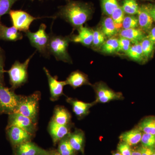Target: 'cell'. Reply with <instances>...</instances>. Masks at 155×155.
I'll return each mask as SVG.
<instances>
[{
  "instance_id": "cell-1",
  "label": "cell",
  "mask_w": 155,
  "mask_h": 155,
  "mask_svg": "<svg viewBox=\"0 0 155 155\" xmlns=\"http://www.w3.org/2000/svg\"><path fill=\"white\" fill-rule=\"evenodd\" d=\"M92 13L88 3L69 1L65 5L59 7L56 17H61L78 29L90 19Z\"/></svg>"
},
{
  "instance_id": "cell-2",
  "label": "cell",
  "mask_w": 155,
  "mask_h": 155,
  "mask_svg": "<svg viewBox=\"0 0 155 155\" xmlns=\"http://www.w3.org/2000/svg\"><path fill=\"white\" fill-rule=\"evenodd\" d=\"M49 35L48 51L50 54L54 56L58 61L71 63V58L68 52L70 38L52 33L49 34Z\"/></svg>"
},
{
  "instance_id": "cell-3",
  "label": "cell",
  "mask_w": 155,
  "mask_h": 155,
  "mask_svg": "<svg viewBox=\"0 0 155 155\" xmlns=\"http://www.w3.org/2000/svg\"><path fill=\"white\" fill-rule=\"evenodd\" d=\"M41 98L40 92L36 91L32 94L22 97L16 113L28 117L36 123L38 118L39 104Z\"/></svg>"
},
{
  "instance_id": "cell-4",
  "label": "cell",
  "mask_w": 155,
  "mask_h": 155,
  "mask_svg": "<svg viewBox=\"0 0 155 155\" xmlns=\"http://www.w3.org/2000/svg\"><path fill=\"white\" fill-rule=\"evenodd\" d=\"M34 53L27 58L23 63L16 61L8 71H5L8 74L10 83L12 89H16L24 85L28 79V68L29 62L33 58Z\"/></svg>"
},
{
  "instance_id": "cell-5",
  "label": "cell",
  "mask_w": 155,
  "mask_h": 155,
  "mask_svg": "<svg viewBox=\"0 0 155 155\" xmlns=\"http://www.w3.org/2000/svg\"><path fill=\"white\" fill-rule=\"evenodd\" d=\"M22 96L16 94L12 88L0 84V114L16 113Z\"/></svg>"
},
{
  "instance_id": "cell-6",
  "label": "cell",
  "mask_w": 155,
  "mask_h": 155,
  "mask_svg": "<svg viewBox=\"0 0 155 155\" xmlns=\"http://www.w3.org/2000/svg\"><path fill=\"white\" fill-rule=\"evenodd\" d=\"M46 27L45 24L41 23L38 30L35 32L29 31L25 33L31 45L35 48L42 55L48 57L50 55L48 51L50 35L49 34H48L46 31Z\"/></svg>"
},
{
  "instance_id": "cell-7",
  "label": "cell",
  "mask_w": 155,
  "mask_h": 155,
  "mask_svg": "<svg viewBox=\"0 0 155 155\" xmlns=\"http://www.w3.org/2000/svg\"><path fill=\"white\" fill-rule=\"evenodd\" d=\"M13 26L20 31L27 32L31 23L40 17L31 16L27 12L22 10H11L9 13Z\"/></svg>"
},
{
  "instance_id": "cell-8",
  "label": "cell",
  "mask_w": 155,
  "mask_h": 155,
  "mask_svg": "<svg viewBox=\"0 0 155 155\" xmlns=\"http://www.w3.org/2000/svg\"><path fill=\"white\" fill-rule=\"evenodd\" d=\"M8 115L7 127L16 126L22 128L31 134H35L37 130V124L31 119L19 113H13Z\"/></svg>"
},
{
  "instance_id": "cell-9",
  "label": "cell",
  "mask_w": 155,
  "mask_h": 155,
  "mask_svg": "<svg viewBox=\"0 0 155 155\" xmlns=\"http://www.w3.org/2000/svg\"><path fill=\"white\" fill-rule=\"evenodd\" d=\"M6 134L12 148L31 141L34 136L22 128L13 126L6 127Z\"/></svg>"
},
{
  "instance_id": "cell-10",
  "label": "cell",
  "mask_w": 155,
  "mask_h": 155,
  "mask_svg": "<svg viewBox=\"0 0 155 155\" xmlns=\"http://www.w3.org/2000/svg\"><path fill=\"white\" fill-rule=\"evenodd\" d=\"M43 69L48 78L51 95L50 99L52 101H55L60 97L64 95L63 89L64 87L67 85L66 81H59L58 77L51 75L46 68L44 67Z\"/></svg>"
},
{
  "instance_id": "cell-11",
  "label": "cell",
  "mask_w": 155,
  "mask_h": 155,
  "mask_svg": "<svg viewBox=\"0 0 155 155\" xmlns=\"http://www.w3.org/2000/svg\"><path fill=\"white\" fill-rule=\"evenodd\" d=\"M13 155H48L49 151L38 146L31 141L12 148Z\"/></svg>"
},
{
  "instance_id": "cell-12",
  "label": "cell",
  "mask_w": 155,
  "mask_h": 155,
  "mask_svg": "<svg viewBox=\"0 0 155 155\" xmlns=\"http://www.w3.org/2000/svg\"><path fill=\"white\" fill-rule=\"evenodd\" d=\"M48 130L52 139L54 145L59 143V142L67 137L71 133L69 125H60L52 120L49 123Z\"/></svg>"
},
{
  "instance_id": "cell-13",
  "label": "cell",
  "mask_w": 155,
  "mask_h": 155,
  "mask_svg": "<svg viewBox=\"0 0 155 155\" xmlns=\"http://www.w3.org/2000/svg\"><path fill=\"white\" fill-rule=\"evenodd\" d=\"M95 89L97 102L107 103L113 100L121 99L122 97L121 94L115 92L103 83H100L96 86Z\"/></svg>"
},
{
  "instance_id": "cell-14",
  "label": "cell",
  "mask_w": 155,
  "mask_h": 155,
  "mask_svg": "<svg viewBox=\"0 0 155 155\" xmlns=\"http://www.w3.org/2000/svg\"><path fill=\"white\" fill-rule=\"evenodd\" d=\"M78 34L69 38L70 41L89 46L93 40V31L87 26H81L78 29Z\"/></svg>"
},
{
  "instance_id": "cell-15",
  "label": "cell",
  "mask_w": 155,
  "mask_h": 155,
  "mask_svg": "<svg viewBox=\"0 0 155 155\" xmlns=\"http://www.w3.org/2000/svg\"><path fill=\"white\" fill-rule=\"evenodd\" d=\"M22 34L14 26L8 27L0 21V40L16 41L22 39Z\"/></svg>"
},
{
  "instance_id": "cell-16",
  "label": "cell",
  "mask_w": 155,
  "mask_h": 155,
  "mask_svg": "<svg viewBox=\"0 0 155 155\" xmlns=\"http://www.w3.org/2000/svg\"><path fill=\"white\" fill-rule=\"evenodd\" d=\"M139 26L144 32H149L153 27V20L151 16L147 5L140 7L138 13Z\"/></svg>"
},
{
  "instance_id": "cell-17",
  "label": "cell",
  "mask_w": 155,
  "mask_h": 155,
  "mask_svg": "<svg viewBox=\"0 0 155 155\" xmlns=\"http://www.w3.org/2000/svg\"><path fill=\"white\" fill-rule=\"evenodd\" d=\"M67 101L72 105L73 112L79 119L87 116L89 113L90 109L96 103H84L71 98H68Z\"/></svg>"
},
{
  "instance_id": "cell-18",
  "label": "cell",
  "mask_w": 155,
  "mask_h": 155,
  "mask_svg": "<svg viewBox=\"0 0 155 155\" xmlns=\"http://www.w3.org/2000/svg\"><path fill=\"white\" fill-rule=\"evenodd\" d=\"M119 36L127 39L134 44L140 43L147 35H146L144 31L140 28H137L123 29L119 32Z\"/></svg>"
},
{
  "instance_id": "cell-19",
  "label": "cell",
  "mask_w": 155,
  "mask_h": 155,
  "mask_svg": "<svg viewBox=\"0 0 155 155\" xmlns=\"http://www.w3.org/2000/svg\"><path fill=\"white\" fill-rule=\"evenodd\" d=\"M65 81L67 85L69 84L74 89L84 85L90 84L87 76L79 71L72 72Z\"/></svg>"
},
{
  "instance_id": "cell-20",
  "label": "cell",
  "mask_w": 155,
  "mask_h": 155,
  "mask_svg": "<svg viewBox=\"0 0 155 155\" xmlns=\"http://www.w3.org/2000/svg\"><path fill=\"white\" fill-rule=\"evenodd\" d=\"M68 140L71 146L75 151L83 152L84 143V135L83 131L76 129L67 136Z\"/></svg>"
},
{
  "instance_id": "cell-21",
  "label": "cell",
  "mask_w": 155,
  "mask_h": 155,
  "mask_svg": "<svg viewBox=\"0 0 155 155\" xmlns=\"http://www.w3.org/2000/svg\"><path fill=\"white\" fill-rule=\"evenodd\" d=\"M71 116L69 111L64 107L56 106L54 110L51 120L57 124L61 125H69Z\"/></svg>"
},
{
  "instance_id": "cell-22",
  "label": "cell",
  "mask_w": 155,
  "mask_h": 155,
  "mask_svg": "<svg viewBox=\"0 0 155 155\" xmlns=\"http://www.w3.org/2000/svg\"><path fill=\"white\" fill-rule=\"evenodd\" d=\"M142 133L139 128H134L132 130L124 132L120 135V139L123 142L129 146L137 144L141 140Z\"/></svg>"
},
{
  "instance_id": "cell-23",
  "label": "cell",
  "mask_w": 155,
  "mask_h": 155,
  "mask_svg": "<svg viewBox=\"0 0 155 155\" xmlns=\"http://www.w3.org/2000/svg\"><path fill=\"white\" fill-rule=\"evenodd\" d=\"M101 30L106 38H110L115 36L120 29L117 27L112 18L109 17L103 19Z\"/></svg>"
},
{
  "instance_id": "cell-24",
  "label": "cell",
  "mask_w": 155,
  "mask_h": 155,
  "mask_svg": "<svg viewBox=\"0 0 155 155\" xmlns=\"http://www.w3.org/2000/svg\"><path fill=\"white\" fill-rule=\"evenodd\" d=\"M126 54L130 59L136 62H141L145 59L140 43L132 45Z\"/></svg>"
},
{
  "instance_id": "cell-25",
  "label": "cell",
  "mask_w": 155,
  "mask_h": 155,
  "mask_svg": "<svg viewBox=\"0 0 155 155\" xmlns=\"http://www.w3.org/2000/svg\"><path fill=\"white\" fill-rule=\"evenodd\" d=\"M138 128L144 133L155 135V117L151 116L143 119L139 125Z\"/></svg>"
},
{
  "instance_id": "cell-26",
  "label": "cell",
  "mask_w": 155,
  "mask_h": 155,
  "mask_svg": "<svg viewBox=\"0 0 155 155\" xmlns=\"http://www.w3.org/2000/svg\"><path fill=\"white\" fill-rule=\"evenodd\" d=\"M119 47V39L112 37L106 41L101 47V51L107 54L117 52Z\"/></svg>"
},
{
  "instance_id": "cell-27",
  "label": "cell",
  "mask_w": 155,
  "mask_h": 155,
  "mask_svg": "<svg viewBox=\"0 0 155 155\" xmlns=\"http://www.w3.org/2000/svg\"><path fill=\"white\" fill-rule=\"evenodd\" d=\"M121 7L125 14L129 15L137 14L140 8L136 0H123Z\"/></svg>"
},
{
  "instance_id": "cell-28",
  "label": "cell",
  "mask_w": 155,
  "mask_h": 155,
  "mask_svg": "<svg viewBox=\"0 0 155 155\" xmlns=\"http://www.w3.org/2000/svg\"><path fill=\"white\" fill-rule=\"evenodd\" d=\"M58 151L61 155H75V152L69 143L67 137L59 142Z\"/></svg>"
},
{
  "instance_id": "cell-29",
  "label": "cell",
  "mask_w": 155,
  "mask_h": 155,
  "mask_svg": "<svg viewBox=\"0 0 155 155\" xmlns=\"http://www.w3.org/2000/svg\"><path fill=\"white\" fill-rule=\"evenodd\" d=\"M119 6L118 0H101L103 13L108 16H111L114 10Z\"/></svg>"
},
{
  "instance_id": "cell-30",
  "label": "cell",
  "mask_w": 155,
  "mask_h": 155,
  "mask_svg": "<svg viewBox=\"0 0 155 155\" xmlns=\"http://www.w3.org/2000/svg\"><path fill=\"white\" fill-rule=\"evenodd\" d=\"M140 45L144 59H149L152 56L154 51V45L150 41L149 39L147 38V36L140 42Z\"/></svg>"
},
{
  "instance_id": "cell-31",
  "label": "cell",
  "mask_w": 155,
  "mask_h": 155,
  "mask_svg": "<svg viewBox=\"0 0 155 155\" xmlns=\"http://www.w3.org/2000/svg\"><path fill=\"white\" fill-rule=\"evenodd\" d=\"M106 36L101 29H96L93 31V47L94 48H101L106 41Z\"/></svg>"
},
{
  "instance_id": "cell-32",
  "label": "cell",
  "mask_w": 155,
  "mask_h": 155,
  "mask_svg": "<svg viewBox=\"0 0 155 155\" xmlns=\"http://www.w3.org/2000/svg\"><path fill=\"white\" fill-rule=\"evenodd\" d=\"M111 17L117 27L120 29L122 26V22L125 17V13L122 10V7L119 6L116 8L111 14Z\"/></svg>"
},
{
  "instance_id": "cell-33",
  "label": "cell",
  "mask_w": 155,
  "mask_h": 155,
  "mask_svg": "<svg viewBox=\"0 0 155 155\" xmlns=\"http://www.w3.org/2000/svg\"><path fill=\"white\" fill-rule=\"evenodd\" d=\"M138 26V19L134 15H128L124 17L122 23L123 29L137 28Z\"/></svg>"
},
{
  "instance_id": "cell-34",
  "label": "cell",
  "mask_w": 155,
  "mask_h": 155,
  "mask_svg": "<svg viewBox=\"0 0 155 155\" xmlns=\"http://www.w3.org/2000/svg\"><path fill=\"white\" fill-rule=\"evenodd\" d=\"M18 0H0V20L5 14H9L14 3Z\"/></svg>"
},
{
  "instance_id": "cell-35",
  "label": "cell",
  "mask_w": 155,
  "mask_h": 155,
  "mask_svg": "<svg viewBox=\"0 0 155 155\" xmlns=\"http://www.w3.org/2000/svg\"><path fill=\"white\" fill-rule=\"evenodd\" d=\"M140 141L142 146L147 147L154 148L155 135L144 133L142 134Z\"/></svg>"
},
{
  "instance_id": "cell-36",
  "label": "cell",
  "mask_w": 155,
  "mask_h": 155,
  "mask_svg": "<svg viewBox=\"0 0 155 155\" xmlns=\"http://www.w3.org/2000/svg\"><path fill=\"white\" fill-rule=\"evenodd\" d=\"M132 45L130 41L124 38L120 37L119 39V47L117 52H121L126 54Z\"/></svg>"
},
{
  "instance_id": "cell-37",
  "label": "cell",
  "mask_w": 155,
  "mask_h": 155,
  "mask_svg": "<svg viewBox=\"0 0 155 155\" xmlns=\"http://www.w3.org/2000/svg\"><path fill=\"white\" fill-rule=\"evenodd\" d=\"M5 57L2 49L0 47V84H5L4 83V70Z\"/></svg>"
},
{
  "instance_id": "cell-38",
  "label": "cell",
  "mask_w": 155,
  "mask_h": 155,
  "mask_svg": "<svg viewBox=\"0 0 155 155\" xmlns=\"http://www.w3.org/2000/svg\"><path fill=\"white\" fill-rule=\"evenodd\" d=\"M119 152L122 155H131L132 153L130 146L125 142L119 143L118 146Z\"/></svg>"
},
{
  "instance_id": "cell-39",
  "label": "cell",
  "mask_w": 155,
  "mask_h": 155,
  "mask_svg": "<svg viewBox=\"0 0 155 155\" xmlns=\"http://www.w3.org/2000/svg\"><path fill=\"white\" fill-rule=\"evenodd\" d=\"M140 150L141 155H152L155 150L154 148L142 146L140 148Z\"/></svg>"
},
{
  "instance_id": "cell-40",
  "label": "cell",
  "mask_w": 155,
  "mask_h": 155,
  "mask_svg": "<svg viewBox=\"0 0 155 155\" xmlns=\"http://www.w3.org/2000/svg\"><path fill=\"white\" fill-rule=\"evenodd\" d=\"M148 33V35H147V38L155 46V26L152 27L149 31Z\"/></svg>"
},
{
  "instance_id": "cell-41",
  "label": "cell",
  "mask_w": 155,
  "mask_h": 155,
  "mask_svg": "<svg viewBox=\"0 0 155 155\" xmlns=\"http://www.w3.org/2000/svg\"><path fill=\"white\" fill-rule=\"evenodd\" d=\"M147 6L151 16L152 17L153 20L155 22V4H150Z\"/></svg>"
},
{
  "instance_id": "cell-42",
  "label": "cell",
  "mask_w": 155,
  "mask_h": 155,
  "mask_svg": "<svg viewBox=\"0 0 155 155\" xmlns=\"http://www.w3.org/2000/svg\"><path fill=\"white\" fill-rule=\"evenodd\" d=\"M131 155H141L140 148L132 151Z\"/></svg>"
},
{
  "instance_id": "cell-43",
  "label": "cell",
  "mask_w": 155,
  "mask_h": 155,
  "mask_svg": "<svg viewBox=\"0 0 155 155\" xmlns=\"http://www.w3.org/2000/svg\"><path fill=\"white\" fill-rule=\"evenodd\" d=\"M48 155H61L58 150H50Z\"/></svg>"
},
{
  "instance_id": "cell-44",
  "label": "cell",
  "mask_w": 155,
  "mask_h": 155,
  "mask_svg": "<svg viewBox=\"0 0 155 155\" xmlns=\"http://www.w3.org/2000/svg\"><path fill=\"white\" fill-rule=\"evenodd\" d=\"M113 155H122V154L120 153H114Z\"/></svg>"
},
{
  "instance_id": "cell-45",
  "label": "cell",
  "mask_w": 155,
  "mask_h": 155,
  "mask_svg": "<svg viewBox=\"0 0 155 155\" xmlns=\"http://www.w3.org/2000/svg\"><path fill=\"white\" fill-rule=\"evenodd\" d=\"M152 155H155V150L154 151Z\"/></svg>"
},
{
  "instance_id": "cell-46",
  "label": "cell",
  "mask_w": 155,
  "mask_h": 155,
  "mask_svg": "<svg viewBox=\"0 0 155 155\" xmlns=\"http://www.w3.org/2000/svg\"><path fill=\"white\" fill-rule=\"evenodd\" d=\"M30 1H35V0H30ZM38 1H41L42 0H38Z\"/></svg>"
},
{
  "instance_id": "cell-47",
  "label": "cell",
  "mask_w": 155,
  "mask_h": 155,
  "mask_svg": "<svg viewBox=\"0 0 155 155\" xmlns=\"http://www.w3.org/2000/svg\"><path fill=\"white\" fill-rule=\"evenodd\" d=\"M147 1H152V0H147Z\"/></svg>"
},
{
  "instance_id": "cell-48",
  "label": "cell",
  "mask_w": 155,
  "mask_h": 155,
  "mask_svg": "<svg viewBox=\"0 0 155 155\" xmlns=\"http://www.w3.org/2000/svg\"><path fill=\"white\" fill-rule=\"evenodd\" d=\"M67 1H68V2H69V0H67Z\"/></svg>"
}]
</instances>
